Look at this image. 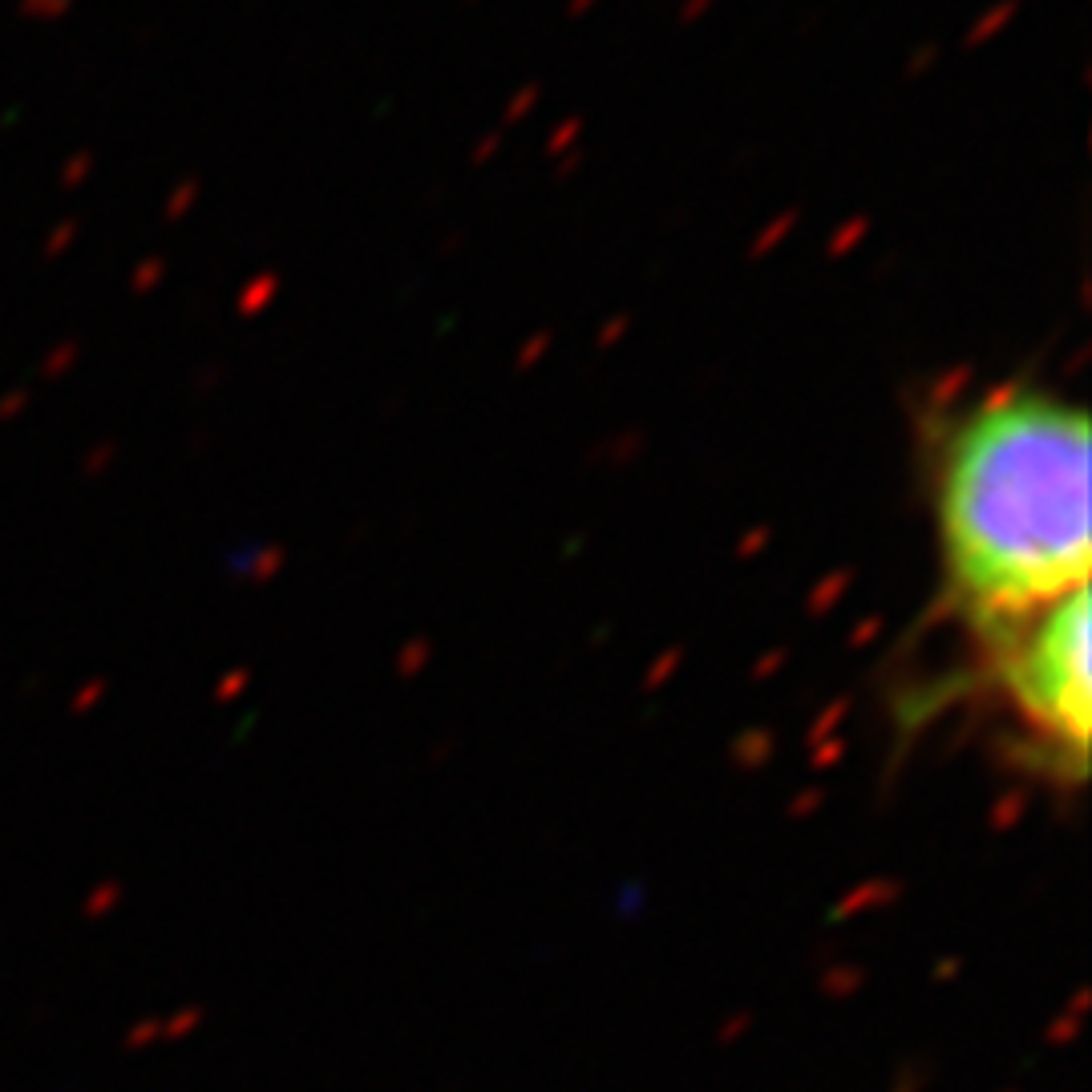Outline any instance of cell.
I'll return each instance as SVG.
<instances>
[{
    "instance_id": "6da1fadb",
    "label": "cell",
    "mask_w": 1092,
    "mask_h": 1092,
    "mask_svg": "<svg viewBox=\"0 0 1092 1092\" xmlns=\"http://www.w3.org/2000/svg\"><path fill=\"white\" fill-rule=\"evenodd\" d=\"M935 534L963 620L995 636L1088 587V417L1044 389H999L943 437Z\"/></svg>"
},
{
    "instance_id": "7a4b0ae2",
    "label": "cell",
    "mask_w": 1092,
    "mask_h": 1092,
    "mask_svg": "<svg viewBox=\"0 0 1092 1092\" xmlns=\"http://www.w3.org/2000/svg\"><path fill=\"white\" fill-rule=\"evenodd\" d=\"M991 640L995 692L1032 744L1072 781L1088 765V587Z\"/></svg>"
},
{
    "instance_id": "3957f363",
    "label": "cell",
    "mask_w": 1092,
    "mask_h": 1092,
    "mask_svg": "<svg viewBox=\"0 0 1092 1092\" xmlns=\"http://www.w3.org/2000/svg\"><path fill=\"white\" fill-rule=\"evenodd\" d=\"M78 361H82V340H74V336H70V340H61V345H53V349L45 353V361H41V377H49V381H53V377H65V373H70Z\"/></svg>"
},
{
    "instance_id": "277c9868",
    "label": "cell",
    "mask_w": 1092,
    "mask_h": 1092,
    "mask_svg": "<svg viewBox=\"0 0 1092 1092\" xmlns=\"http://www.w3.org/2000/svg\"><path fill=\"white\" fill-rule=\"evenodd\" d=\"M78 0H21V17L25 21H61L70 17V9Z\"/></svg>"
},
{
    "instance_id": "5b68a950",
    "label": "cell",
    "mask_w": 1092,
    "mask_h": 1092,
    "mask_svg": "<svg viewBox=\"0 0 1092 1092\" xmlns=\"http://www.w3.org/2000/svg\"><path fill=\"white\" fill-rule=\"evenodd\" d=\"M90 166H94V154H90V150H78V154L65 162V170H61L57 182H61L65 190H78V186L90 178Z\"/></svg>"
},
{
    "instance_id": "8992f818",
    "label": "cell",
    "mask_w": 1092,
    "mask_h": 1092,
    "mask_svg": "<svg viewBox=\"0 0 1092 1092\" xmlns=\"http://www.w3.org/2000/svg\"><path fill=\"white\" fill-rule=\"evenodd\" d=\"M78 231H82V227H78V219H65V223H57V227L49 231V239H45V259H57V255H65Z\"/></svg>"
},
{
    "instance_id": "52a82bcc",
    "label": "cell",
    "mask_w": 1092,
    "mask_h": 1092,
    "mask_svg": "<svg viewBox=\"0 0 1092 1092\" xmlns=\"http://www.w3.org/2000/svg\"><path fill=\"white\" fill-rule=\"evenodd\" d=\"M25 409H29V389H13V393H5V401H0V421H13Z\"/></svg>"
},
{
    "instance_id": "ba28073f",
    "label": "cell",
    "mask_w": 1092,
    "mask_h": 1092,
    "mask_svg": "<svg viewBox=\"0 0 1092 1092\" xmlns=\"http://www.w3.org/2000/svg\"><path fill=\"white\" fill-rule=\"evenodd\" d=\"M110 453H114V449H110V445H102L94 457H86V465H82V469H86V473H98V469L106 465V457H110Z\"/></svg>"
}]
</instances>
